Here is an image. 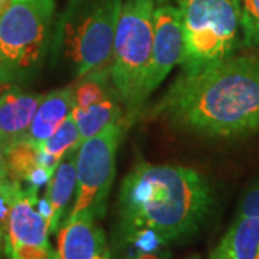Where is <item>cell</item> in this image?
I'll list each match as a JSON object with an SVG mask.
<instances>
[{
  "instance_id": "6da1fadb",
  "label": "cell",
  "mask_w": 259,
  "mask_h": 259,
  "mask_svg": "<svg viewBox=\"0 0 259 259\" xmlns=\"http://www.w3.org/2000/svg\"><path fill=\"white\" fill-rule=\"evenodd\" d=\"M177 128L207 137L259 131V48L177 76L153 108Z\"/></svg>"
},
{
  "instance_id": "7a4b0ae2",
  "label": "cell",
  "mask_w": 259,
  "mask_h": 259,
  "mask_svg": "<svg viewBox=\"0 0 259 259\" xmlns=\"http://www.w3.org/2000/svg\"><path fill=\"white\" fill-rule=\"evenodd\" d=\"M213 192L194 168L140 161L118 192V236L127 242L148 229L161 241H177L199 231L213 209Z\"/></svg>"
},
{
  "instance_id": "3957f363",
  "label": "cell",
  "mask_w": 259,
  "mask_h": 259,
  "mask_svg": "<svg viewBox=\"0 0 259 259\" xmlns=\"http://www.w3.org/2000/svg\"><path fill=\"white\" fill-rule=\"evenodd\" d=\"M154 0H122L115 29L110 78L128 127L143 108L140 100L154 37Z\"/></svg>"
},
{
  "instance_id": "277c9868",
  "label": "cell",
  "mask_w": 259,
  "mask_h": 259,
  "mask_svg": "<svg viewBox=\"0 0 259 259\" xmlns=\"http://www.w3.org/2000/svg\"><path fill=\"white\" fill-rule=\"evenodd\" d=\"M55 0H10L0 18V81L22 85L37 74L52 39Z\"/></svg>"
},
{
  "instance_id": "5b68a950",
  "label": "cell",
  "mask_w": 259,
  "mask_h": 259,
  "mask_svg": "<svg viewBox=\"0 0 259 259\" xmlns=\"http://www.w3.org/2000/svg\"><path fill=\"white\" fill-rule=\"evenodd\" d=\"M183 74H196L235 55L239 47L241 0H182L179 3Z\"/></svg>"
},
{
  "instance_id": "8992f818",
  "label": "cell",
  "mask_w": 259,
  "mask_h": 259,
  "mask_svg": "<svg viewBox=\"0 0 259 259\" xmlns=\"http://www.w3.org/2000/svg\"><path fill=\"white\" fill-rule=\"evenodd\" d=\"M122 0H72L59 23L58 40L75 75L110 69Z\"/></svg>"
},
{
  "instance_id": "52a82bcc",
  "label": "cell",
  "mask_w": 259,
  "mask_h": 259,
  "mask_svg": "<svg viewBox=\"0 0 259 259\" xmlns=\"http://www.w3.org/2000/svg\"><path fill=\"white\" fill-rule=\"evenodd\" d=\"M124 130L121 122L111 124L79 144L76 151L75 203L69 218L87 213L100 221L105 216Z\"/></svg>"
},
{
  "instance_id": "ba28073f",
  "label": "cell",
  "mask_w": 259,
  "mask_h": 259,
  "mask_svg": "<svg viewBox=\"0 0 259 259\" xmlns=\"http://www.w3.org/2000/svg\"><path fill=\"white\" fill-rule=\"evenodd\" d=\"M37 192L22 187L10 206L9 222L3 235L9 259H59L49 245L47 221L37 212Z\"/></svg>"
},
{
  "instance_id": "9c48e42d",
  "label": "cell",
  "mask_w": 259,
  "mask_h": 259,
  "mask_svg": "<svg viewBox=\"0 0 259 259\" xmlns=\"http://www.w3.org/2000/svg\"><path fill=\"white\" fill-rule=\"evenodd\" d=\"M183 54V33L180 10L177 5L164 3L154 9V37L153 51L146 76L141 85V104L147 101L151 93L166 79Z\"/></svg>"
},
{
  "instance_id": "30bf717a",
  "label": "cell",
  "mask_w": 259,
  "mask_h": 259,
  "mask_svg": "<svg viewBox=\"0 0 259 259\" xmlns=\"http://www.w3.org/2000/svg\"><path fill=\"white\" fill-rule=\"evenodd\" d=\"M42 94L29 93L20 85H12L0 97V143L8 151L23 143L35 117Z\"/></svg>"
},
{
  "instance_id": "8fae6325",
  "label": "cell",
  "mask_w": 259,
  "mask_h": 259,
  "mask_svg": "<svg viewBox=\"0 0 259 259\" xmlns=\"http://www.w3.org/2000/svg\"><path fill=\"white\" fill-rule=\"evenodd\" d=\"M91 214H78L68 221L58 233V258L95 259L105 249L101 228Z\"/></svg>"
},
{
  "instance_id": "7c38bea8",
  "label": "cell",
  "mask_w": 259,
  "mask_h": 259,
  "mask_svg": "<svg viewBox=\"0 0 259 259\" xmlns=\"http://www.w3.org/2000/svg\"><path fill=\"white\" fill-rule=\"evenodd\" d=\"M74 108V87H65L45 94L37 105L29 127L26 143L37 147L64 124Z\"/></svg>"
},
{
  "instance_id": "4fadbf2b",
  "label": "cell",
  "mask_w": 259,
  "mask_h": 259,
  "mask_svg": "<svg viewBox=\"0 0 259 259\" xmlns=\"http://www.w3.org/2000/svg\"><path fill=\"white\" fill-rule=\"evenodd\" d=\"M76 151L78 148H72L61 158L48 182L47 193L44 197L52 210V218L48 225L49 233L58 232L62 216L76 190Z\"/></svg>"
},
{
  "instance_id": "5bb4252c",
  "label": "cell",
  "mask_w": 259,
  "mask_h": 259,
  "mask_svg": "<svg viewBox=\"0 0 259 259\" xmlns=\"http://www.w3.org/2000/svg\"><path fill=\"white\" fill-rule=\"evenodd\" d=\"M212 253L225 259H259V218H236Z\"/></svg>"
},
{
  "instance_id": "9a60e30c",
  "label": "cell",
  "mask_w": 259,
  "mask_h": 259,
  "mask_svg": "<svg viewBox=\"0 0 259 259\" xmlns=\"http://www.w3.org/2000/svg\"><path fill=\"white\" fill-rule=\"evenodd\" d=\"M71 115L76 122L82 141L101 133L102 130L110 127L111 124H124V107L117 93L110 94L102 101L97 102L88 108L74 107Z\"/></svg>"
},
{
  "instance_id": "2e32d148",
  "label": "cell",
  "mask_w": 259,
  "mask_h": 259,
  "mask_svg": "<svg viewBox=\"0 0 259 259\" xmlns=\"http://www.w3.org/2000/svg\"><path fill=\"white\" fill-rule=\"evenodd\" d=\"M82 143L79 130L76 127V122L69 115L64 124L56 130L55 133L47 139L42 144L37 146V153H39V163L40 166L47 167L52 173L55 171L58 163L65 154L72 150L78 148Z\"/></svg>"
},
{
  "instance_id": "e0dca14e",
  "label": "cell",
  "mask_w": 259,
  "mask_h": 259,
  "mask_svg": "<svg viewBox=\"0 0 259 259\" xmlns=\"http://www.w3.org/2000/svg\"><path fill=\"white\" fill-rule=\"evenodd\" d=\"M117 93L110 78V69L98 71L83 76V81L74 88V107L88 108L102 101L110 94Z\"/></svg>"
},
{
  "instance_id": "ac0fdd59",
  "label": "cell",
  "mask_w": 259,
  "mask_h": 259,
  "mask_svg": "<svg viewBox=\"0 0 259 259\" xmlns=\"http://www.w3.org/2000/svg\"><path fill=\"white\" fill-rule=\"evenodd\" d=\"M6 160H8L10 179L15 183H20L22 186L26 183L30 173L37 166H40L37 148L30 146L26 141L19 143L9 148L6 151Z\"/></svg>"
},
{
  "instance_id": "d6986e66",
  "label": "cell",
  "mask_w": 259,
  "mask_h": 259,
  "mask_svg": "<svg viewBox=\"0 0 259 259\" xmlns=\"http://www.w3.org/2000/svg\"><path fill=\"white\" fill-rule=\"evenodd\" d=\"M242 45L259 48V0H241Z\"/></svg>"
},
{
  "instance_id": "ffe728a7",
  "label": "cell",
  "mask_w": 259,
  "mask_h": 259,
  "mask_svg": "<svg viewBox=\"0 0 259 259\" xmlns=\"http://www.w3.org/2000/svg\"><path fill=\"white\" fill-rule=\"evenodd\" d=\"M23 186L20 183H15L9 176V168H8V160H6V151L0 143V196L9 200H15L16 194Z\"/></svg>"
},
{
  "instance_id": "44dd1931",
  "label": "cell",
  "mask_w": 259,
  "mask_h": 259,
  "mask_svg": "<svg viewBox=\"0 0 259 259\" xmlns=\"http://www.w3.org/2000/svg\"><path fill=\"white\" fill-rule=\"evenodd\" d=\"M236 218H259V182L243 194Z\"/></svg>"
},
{
  "instance_id": "7402d4cb",
  "label": "cell",
  "mask_w": 259,
  "mask_h": 259,
  "mask_svg": "<svg viewBox=\"0 0 259 259\" xmlns=\"http://www.w3.org/2000/svg\"><path fill=\"white\" fill-rule=\"evenodd\" d=\"M168 255L166 252H148V253H136L130 259H167Z\"/></svg>"
},
{
  "instance_id": "603a6c76",
  "label": "cell",
  "mask_w": 259,
  "mask_h": 259,
  "mask_svg": "<svg viewBox=\"0 0 259 259\" xmlns=\"http://www.w3.org/2000/svg\"><path fill=\"white\" fill-rule=\"evenodd\" d=\"M10 5V0H0V18H2V15L6 12V9L9 8Z\"/></svg>"
},
{
  "instance_id": "cb8c5ba5",
  "label": "cell",
  "mask_w": 259,
  "mask_h": 259,
  "mask_svg": "<svg viewBox=\"0 0 259 259\" xmlns=\"http://www.w3.org/2000/svg\"><path fill=\"white\" fill-rule=\"evenodd\" d=\"M157 5H164V3H171V5H175L177 3V6H179V3L182 2V0H154Z\"/></svg>"
},
{
  "instance_id": "d4e9b609",
  "label": "cell",
  "mask_w": 259,
  "mask_h": 259,
  "mask_svg": "<svg viewBox=\"0 0 259 259\" xmlns=\"http://www.w3.org/2000/svg\"><path fill=\"white\" fill-rule=\"evenodd\" d=\"M95 259H110V255L107 253V250L104 249L101 253H98V255L95 256Z\"/></svg>"
},
{
  "instance_id": "484cf974",
  "label": "cell",
  "mask_w": 259,
  "mask_h": 259,
  "mask_svg": "<svg viewBox=\"0 0 259 259\" xmlns=\"http://www.w3.org/2000/svg\"><path fill=\"white\" fill-rule=\"evenodd\" d=\"M9 88H10V85H8V83H5L0 81V97H2V94L5 93L6 90H9Z\"/></svg>"
},
{
  "instance_id": "4316f807",
  "label": "cell",
  "mask_w": 259,
  "mask_h": 259,
  "mask_svg": "<svg viewBox=\"0 0 259 259\" xmlns=\"http://www.w3.org/2000/svg\"><path fill=\"white\" fill-rule=\"evenodd\" d=\"M2 248H3V232L0 229V252H2Z\"/></svg>"
},
{
  "instance_id": "83f0119b",
  "label": "cell",
  "mask_w": 259,
  "mask_h": 259,
  "mask_svg": "<svg viewBox=\"0 0 259 259\" xmlns=\"http://www.w3.org/2000/svg\"><path fill=\"white\" fill-rule=\"evenodd\" d=\"M209 259H225V258H221V256H218V255H214V253H210Z\"/></svg>"
},
{
  "instance_id": "f1b7e54d",
  "label": "cell",
  "mask_w": 259,
  "mask_h": 259,
  "mask_svg": "<svg viewBox=\"0 0 259 259\" xmlns=\"http://www.w3.org/2000/svg\"><path fill=\"white\" fill-rule=\"evenodd\" d=\"M187 259H200V256H199V255L196 253V255H192L190 258H187Z\"/></svg>"
}]
</instances>
